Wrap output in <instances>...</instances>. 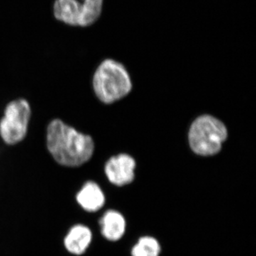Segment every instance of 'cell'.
I'll return each mask as SVG.
<instances>
[{"label": "cell", "instance_id": "6da1fadb", "mask_svg": "<svg viewBox=\"0 0 256 256\" xmlns=\"http://www.w3.org/2000/svg\"><path fill=\"white\" fill-rule=\"evenodd\" d=\"M46 146L58 164L78 168L86 163L94 154L92 138L68 126L60 119L50 121L46 129Z\"/></svg>", "mask_w": 256, "mask_h": 256}, {"label": "cell", "instance_id": "7a4b0ae2", "mask_svg": "<svg viewBox=\"0 0 256 256\" xmlns=\"http://www.w3.org/2000/svg\"><path fill=\"white\" fill-rule=\"evenodd\" d=\"M92 87L101 102L110 104L128 95L132 88V84L124 66L108 58L96 69Z\"/></svg>", "mask_w": 256, "mask_h": 256}, {"label": "cell", "instance_id": "3957f363", "mask_svg": "<svg viewBox=\"0 0 256 256\" xmlns=\"http://www.w3.org/2000/svg\"><path fill=\"white\" fill-rule=\"evenodd\" d=\"M226 138L227 130L223 122L210 116H200L195 120L188 134L192 150L203 156L218 153Z\"/></svg>", "mask_w": 256, "mask_h": 256}, {"label": "cell", "instance_id": "277c9868", "mask_svg": "<svg viewBox=\"0 0 256 256\" xmlns=\"http://www.w3.org/2000/svg\"><path fill=\"white\" fill-rule=\"evenodd\" d=\"M31 116V106L26 99H16L6 105L0 120V136L6 144L14 146L24 139Z\"/></svg>", "mask_w": 256, "mask_h": 256}, {"label": "cell", "instance_id": "5b68a950", "mask_svg": "<svg viewBox=\"0 0 256 256\" xmlns=\"http://www.w3.org/2000/svg\"><path fill=\"white\" fill-rule=\"evenodd\" d=\"M136 162L126 154L112 156L106 162L105 173L108 180L116 186H122L132 182L134 178Z\"/></svg>", "mask_w": 256, "mask_h": 256}, {"label": "cell", "instance_id": "8992f818", "mask_svg": "<svg viewBox=\"0 0 256 256\" xmlns=\"http://www.w3.org/2000/svg\"><path fill=\"white\" fill-rule=\"evenodd\" d=\"M94 234L88 226L75 224L68 228L63 238L66 252L73 256L84 255L92 245Z\"/></svg>", "mask_w": 256, "mask_h": 256}, {"label": "cell", "instance_id": "52a82bcc", "mask_svg": "<svg viewBox=\"0 0 256 256\" xmlns=\"http://www.w3.org/2000/svg\"><path fill=\"white\" fill-rule=\"evenodd\" d=\"M76 201L84 212L96 213L106 204V196L102 188L95 182H86L76 195Z\"/></svg>", "mask_w": 256, "mask_h": 256}, {"label": "cell", "instance_id": "ba28073f", "mask_svg": "<svg viewBox=\"0 0 256 256\" xmlns=\"http://www.w3.org/2000/svg\"><path fill=\"white\" fill-rule=\"evenodd\" d=\"M101 235L109 242H116L124 237L126 230L124 216L114 210L104 212L99 220Z\"/></svg>", "mask_w": 256, "mask_h": 256}, {"label": "cell", "instance_id": "9c48e42d", "mask_svg": "<svg viewBox=\"0 0 256 256\" xmlns=\"http://www.w3.org/2000/svg\"><path fill=\"white\" fill-rule=\"evenodd\" d=\"M52 12L57 21L67 26L80 28L82 18L80 0H54Z\"/></svg>", "mask_w": 256, "mask_h": 256}, {"label": "cell", "instance_id": "30bf717a", "mask_svg": "<svg viewBox=\"0 0 256 256\" xmlns=\"http://www.w3.org/2000/svg\"><path fill=\"white\" fill-rule=\"evenodd\" d=\"M80 2L82 6L80 28H88L100 18L104 0H80Z\"/></svg>", "mask_w": 256, "mask_h": 256}, {"label": "cell", "instance_id": "8fae6325", "mask_svg": "<svg viewBox=\"0 0 256 256\" xmlns=\"http://www.w3.org/2000/svg\"><path fill=\"white\" fill-rule=\"evenodd\" d=\"M161 246L159 242L154 237H141L132 247V256H160Z\"/></svg>", "mask_w": 256, "mask_h": 256}]
</instances>
